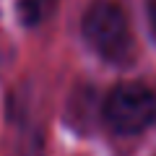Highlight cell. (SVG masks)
Segmentation results:
<instances>
[{
  "mask_svg": "<svg viewBox=\"0 0 156 156\" xmlns=\"http://www.w3.org/2000/svg\"><path fill=\"white\" fill-rule=\"evenodd\" d=\"M83 37L104 60L125 62L133 57V31L125 8L117 0H94L83 13Z\"/></svg>",
  "mask_w": 156,
  "mask_h": 156,
  "instance_id": "obj_1",
  "label": "cell"
},
{
  "mask_svg": "<svg viewBox=\"0 0 156 156\" xmlns=\"http://www.w3.org/2000/svg\"><path fill=\"white\" fill-rule=\"evenodd\" d=\"M104 120L115 133H143L156 120V96L143 83H120L107 94Z\"/></svg>",
  "mask_w": 156,
  "mask_h": 156,
  "instance_id": "obj_2",
  "label": "cell"
},
{
  "mask_svg": "<svg viewBox=\"0 0 156 156\" xmlns=\"http://www.w3.org/2000/svg\"><path fill=\"white\" fill-rule=\"evenodd\" d=\"M21 16L29 23L42 21V0H21Z\"/></svg>",
  "mask_w": 156,
  "mask_h": 156,
  "instance_id": "obj_3",
  "label": "cell"
},
{
  "mask_svg": "<svg viewBox=\"0 0 156 156\" xmlns=\"http://www.w3.org/2000/svg\"><path fill=\"white\" fill-rule=\"evenodd\" d=\"M146 13H148V26L156 37V0H146Z\"/></svg>",
  "mask_w": 156,
  "mask_h": 156,
  "instance_id": "obj_4",
  "label": "cell"
}]
</instances>
